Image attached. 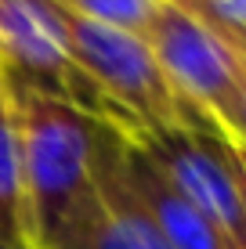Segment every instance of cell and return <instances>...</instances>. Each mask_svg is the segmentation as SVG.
Returning a JSON list of instances; mask_svg holds the SVG:
<instances>
[{
    "label": "cell",
    "instance_id": "obj_3",
    "mask_svg": "<svg viewBox=\"0 0 246 249\" xmlns=\"http://www.w3.org/2000/svg\"><path fill=\"white\" fill-rule=\"evenodd\" d=\"M0 76L120 130L113 105L73 62L55 0H0Z\"/></svg>",
    "mask_w": 246,
    "mask_h": 249
},
{
    "label": "cell",
    "instance_id": "obj_6",
    "mask_svg": "<svg viewBox=\"0 0 246 249\" xmlns=\"http://www.w3.org/2000/svg\"><path fill=\"white\" fill-rule=\"evenodd\" d=\"M4 80V76H0ZM0 235L19 246H33V217L29 192H25V162H22V134L15 119L11 90H0Z\"/></svg>",
    "mask_w": 246,
    "mask_h": 249
},
{
    "label": "cell",
    "instance_id": "obj_8",
    "mask_svg": "<svg viewBox=\"0 0 246 249\" xmlns=\"http://www.w3.org/2000/svg\"><path fill=\"white\" fill-rule=\"evenodd\" d=\"M177 4L199 15L210 29L232 40L235 47L246 44V0H177Z\"/></svg>",
    "mask_w": 246,
    "mask_h": 249
},
{
    "label": "cell",
    "instance_id": "obj_4",
    "mask_svg": "<svg viewBox=\"0 0 246 249\" xmlns=\"http://www.w3.org/2000/svg\"><path fill=\"white\" fill-rule=\"evenodd\" d=\"M145 44L177 101L210 119L221 134L232 130L239 94V47L177 0L159 4L156 18L145 29Z\"/></svg>",
    "mask_w": 246,
    "mask_h": 249
},
{
    "label": "cell",
    "instance_id": "obj_10",
    "mask_svg": "<svg viewBox=\"0 0 246 249\" xmlns=\"http://www.w3.org/2000/svg\"><path fill=\"white\" fill-rule=\"evenodd\" d=\"M221 137H225V152H228L232 170H235V184H239V195H243V206H246V144L228 137V134H221Z\"/></svg>",
    "mask_w": 246,
    "mask_h": 249
},
{
    "label": "cell",
    "instance_id": "obj_7",
    "mask_svg": "<svg viewBox=\"0 0 246 249\" xmlns=\"http://www.w3.org/2000/svg\"><path fill=\"white\" fill-rule=\"evenodd\" d=\"M55 4L73 11V15H80V18H87V22L145 36V29L152 25L163 0H55Z\"/></svg>",
    "mask_w": 246,
    "mask_h": 249
},
{
    "label": "cell",
    "instance_id": "obj_9",
    "mask_svg": "<svg viewBox=\"0 0 246 249\" xmlns=\"http://www.w3.org/2000/svg\"><path fill=\"white\" fill-rule=\"evenodd\" d=\"M228 137L246 144V44L239 47V94H235V112H232V130Z\"/></svg>",
    "mask_w": 246,
    "mask_h": 249
},
{
    "label": "cell",
    "instance_id": "obj_2",
    "mask_svg": "<svg viewBox=\"0 0 246 249\" xmlns=\"http://www.w3.org/2000/svg\"><path fill=\"white\" fill-rule=\"evenodd\" d=\"M62 22L73 62L95 83V90L113 105L123 134L163 130V126L185 123V105L170 90L167 76L159 72L145 36L87 22L65 7Z\"/></svg>",
    "mask_w": 246,
    "mask_h": 249
},
{
    "label": "cell",
    "instance_id": "obj_1",
    "mask_svg": "<svg viewBox=\"0 0 246 249\" xmlns=\"http://www.w3.org/2000/svg\"><path fill=\"white\" fill-rule=\"evenodd\" d=\"M7 90L22 134L33 246L62 249L95 206L98 119L15 83H7Z\"/></svg>",
    "mask_w": 246,
    "mask_h": 249
},
{
    "label": "cell",
    "instance_id": "obj_5",
    "mask_svg": "<svg viewBox=\"0 0 246 249\" xmlns=\"http://www.w3.org/2000/svg\"><path fill=\"white\" fill-rule=\"evenodd\" d=\"M62 249H170L127 177L123 134L109 123L95 134V206Z\"/></svg>",
    "mask_w": 246,
    "mask_h": 249
},
{
    "label": "cell",
    "instance_id": "obj_11",
    "mask_svg": "<svg viewBox=\"0 0 246 249\" xmlns=\"http://www.w3.org/2000/svg\"><path fill=\"white\" fill-rule=\"evenodd\" d=\"M0 249H29V246H19V242H11V238L0 235Z\"/></svg>",
    "mask_w": 246,
    "mask_h": 249
},
{
    "label": "cell",
    "instance_id": "obj_12",
    "mask_svg": "<svg viewBox=\"0 0 246 249\" xmlns=\"http://www.w3.org/2000/svg\"><path fill=\"white\" fill-rule=\"evenodd\" d=\"M0 90H4V80H0Z\"/></svg>",
    "mask_w": 246,
    "mask_h": 249
}]
</instances>
